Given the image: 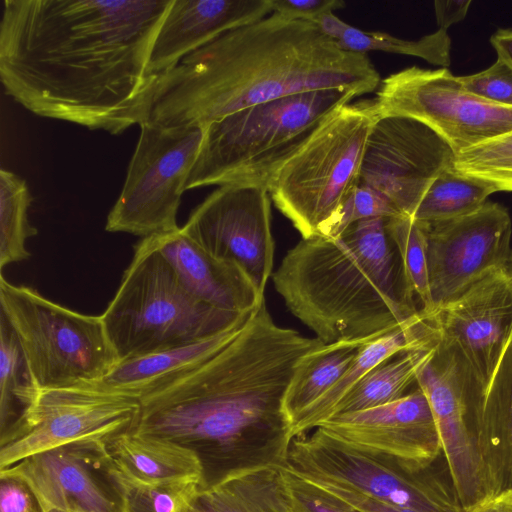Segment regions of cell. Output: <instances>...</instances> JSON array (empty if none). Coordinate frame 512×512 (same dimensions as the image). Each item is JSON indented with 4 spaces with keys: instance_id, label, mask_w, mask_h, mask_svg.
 Returning <instances> with one entry per match:
<instances>
[{
    "instance_id": "15",
    "label": "cell",
    "mask_w": 512,
    "mask_h": 512,
    "mask_svg": "<svg viewBox=\"0 0 512 512\" xmlns=\"http://www.w3.org/2000/svg\"><path fill=\"white\" fill-rule=\"evenodd\" d=\"M181 229L210 255L236 264L264 296L274 258L266 188L219 186L191 212Z\"/></svg>"
},
{
    "instance_id": "31",
    "label": "cell",
    "mask_w": 512,
    "mask_h": 512,
    "mask_svg": "<svg viewBox=\"0 0 512 512\" xmlns=\"http://www.w3.org/2000/svg\"><path fill=\"white\" fill-rule=\"evenodd\" d=\"M32 197L24 179L13 172L0 170V268L27 260L28 238L37 235V229L28 221Z\"/></svg>"
},
{
    "instance_id": "4",
    "label": "cell",
    "mask_w": 512,
    "mask_h": 512,
    "mask_svg": "<svg viewBox=\"0 0 512 512\" xmlns=\"http://www.w3.org/2000/svg\"><path fill=\"white\" fill-rule=\"evenodd\" d=\"M388 218H369L337 238H302L273 283L288 309L324 344L368 343L420 314Z\"/></svg>"
},
{
    "instance_id": "44",
    "label": "cell",
    "mask_w": 512,
    "mask_h": 512,
    "mask_svg": "<svg viewBox=\"0 0 512 512\" xmlns=\"http://www.w3.org/2000/svg\"><path fill=\"white\" fill-rule=\"evenodd\" d=\"M490 43L497 53V59L512 69V29H497L491 35Z\"/></svg>"
},
{
    "instance_id": "18",
    "label": "cell",
    "mask_w": 512,
    "mask_h": 512,
    "mask_svg": "<svg viewBox=\"0 0 512 512\" xmlns=\"http://www.w3.org/2000/svg\"><path fill=\"white\" fill-rule=\"evenodd\" d=\"M424 317L443 341L459 348L487 389L512 337V282L506 270L486 275Z\"/></svg>"
},
{
    "instance_id": "9",
    "label": "cell",
    "mask_w": 512,
    "mask_h": 512,
    "mask_svg": "<svg viewBox=\"0 0 512 512\" xmlns=\"http://www.w3.org/2000/svg\"><path fill=\"white\" fill-rule=\"evenodd\" d=\"M286 466L312 482L344 487L424 512H463L447 461L408 463L346 445L316 428L292 440Z\"/></svg>"
},
{
    "instance_id": "29",
    "label": "cell",
    "mask_w": 512,
    "mask_h": 512,
    "mask_svg": "<svg viewBox=\"0 0 512 512\" xmlns=\"http://www.w3.org/2000/svg\"><path fill=\"white\" fill-rule=\"evenodd\" d=\"M39 387L19 341L0 314V424L1 437L17 429L39 401Z\"/></svg>"
},
{
    "instance_id": "42",
    "label": "cell",
    "mask_w": 512,
    "mask_h": 512,
    "mask_svg": "<svg viewBox=\"0 0 512 512\" xmlns=\"http://www.w3.org/2000/svg\"><path fill=\"white\" fill-rule=\"evenodd\" d=\"M470 0H437L434 11L438 27L448 30L453 24L462 21L471 5Z\"/></svg>"
},
{
    "instance_id": "37",
    "label": "cell",
    "mask_w": 512,
    "mask_h": 512,
    "mask_svg": "<svg viewBox=\"0 0 512 512\" xmlns=\"http://www.w3.org/2000/svg\"><path fill=\"white\" fill-rule=\"evenodd\" d=\"M291 512H359L349 503L291 471L281 468Z\"/></svg>"
},
{
    "instance_id": "46",
    "label": "cell",
    "mask_w": 512,
    "mask_h": 512,
    "mask_svg": "<svg viewBox=\"0 0 512 512\" xmlns=\"http://www.w3.org/2000/svg\"><path fill=\"white\" fill-rule=\"evenodd\" d=\"M506 273L508 274V276L512 282V251H511V255H510L507 267H506Z\"/></svg>"
},
{
    "instance_id": "17",
    "label": "cell",
    "mask_w": 512,
    "mask_h": 512,
    "mask_svg": "<svg viewBox=\"0 0 512 512\" xmlns=\"http://www.w3.org/2000/svg\"><path fill=\"white\" fill-rule=\"evenodd\" d=\"M107 441L70 444L0 469L24 483L42 512H124L110 475Z\"/></svg>"
},
{
    "instance_id": "23",
    "label": "cell",
    "mask_w": 512,
    "mask_h": 512,
    "mask_svg": "<svg viewBox=\"0 0 512 512\" xmlns=\"http://www.w3.org/2000/svg\"><path fill=\"white\" fill-rule=\"evenodd\" d=\"M114 466L145 483H197L203 488V467L197 454L176 442L128 431L106 443Z\"/></svg>"
},
{
    "instance_id": "40",
    "label": "cell",
    "mask_w": 512,
    "mask_h": 512,
    "mask_svg": "<svg viewBox=\"0 0 512 512\" xmlns=\"http://www.w3.org/2000/svg\"><path fill=\"white\" fill-rule=\"evenodd\" d=\"M0 480V512H42L24 483L8 477H0Z\"/></svg>"
},
{
    "instance_id": "43",
    "label": "cell",
    "mask_w": 512,
    "mask_h": 512,
    "mask_svg": "<svg viewBox=\"0 0 512 512\" xmlns=\"http://www.w3.org/2000/svg\"><path fill=\"white\" fill-rule=\"evenodd\" d=\"M463 512H512V488L503 490Z\"/></svg>"
},
{
    "instance_id": "34",
    "label": "cell",
    "mask_w": 512,
    "mask_h": 512,
    "mask_svg": "<svg viewBox=\"0 0 512 512\" xmlns=\"http://www.w3.org/2000/svg\"><path fill=\"white\" fill-rule=\"evenodd\" d=\"M451 169L498 191H512V132L466 149Z\"/></svg>"
},
{
    "instance_id": "5",
    "label": "cell",
    "mask_w": 512,
    "mask_h": 512,
    "mask_svg": "<svg viewBox=\"0 0 512 512\" xmlns=\"http://www.w3.org/2000/svg\"><path fill=\"white\" fill-rule=\"evenodd\" d=\"M357 96L349 89L313 90L241 109L208 124L185 191L212 185L268 190L281 165L332 113Z\"/></svg>"
},
{
    "instance_id": "16",
    "label": "cell",
    "mask_w": 512,
    "mask_h": 512,
    "mask_svg": "<svg viewBox=\"0 0 512 512\" xmlns=\"http://www.w3.org/2000/svg\"><path fill=\"white\" fill-rule=\"evenodd\" d=\"M425 226L432 311L486 275L506 270L512 222L502 205L486 202L471 214Z\"/></svg>"
},
{
    "instance_id": "27",
    "label": "cell",
    "mask_w": 512,
    "mask_h": 512,
    "mask_svg": "<svg viewBox=\"0 0 512 512\" xmlns=\"http://www.w3.org/2000/svg\"><path fill=\"white\" fill-rule=\"evenodd\" d=\"M434 337L433 329L425 345L395 354L369 371L336 405L331 417L378 407L403 397L406 390L416 383L418 371L429 356Z\"/></svg>"
},
{
    "instance_id": "3",
    "label": "cell",
    "mask_w": 512,
    "mask_h": 512,
    "mask_svg": "<svg viewBox=\"0 0 512 512\" xmlns=\"http://www.w3.org/2000/svg\"><path fill=\"white\" fill-rule=\"evenodd\" d=\"M366 54L343 50L312 22L272 12L185 56L157 79L147 121L165 127L208 125L289 95L379 87Z\"/></svg>"
},
{
    "instance_id": "20",
    "label": "cell",
    "mask_w": 512,
    "mask_h": 512,
    "mask_svg": "<svg viewBox=\"0 0 512 512\" xmlns=\"http://www.w3.org/2000/svg\"><path fill=\"white\" fill-rule=\"evenodd\" d=\"M270 13V0H172L154 38L148 71L159 77L223 33Z\"/></svg>"
},
{
    "instance_id": "39",
    "label": "cell",
    "mask_w": 512,
    "mask_h": 512,
    "mask_svg": "<svg viewBox=\"0 0 512 512\" xmlns=\"http://www.w3.org/2000/svg\"><path fill=\"white\" fill-rule=\"evenodd\" d=\"M272 12L288 20L314 22L320 16L341 9V0H270Z\"/></svg>"
},
{
    "instance_id": "45",
    "label": "cell",
    "mask_w": 512,
    "mask_h": 512,
    "mask_svg": "<svg viewBox=\"0 0 512 512\" xmlns=\"http://www.w3.org/2000/svg\"><path fill=\"white\" fill-rule=\"evenodd\" d=\"M187 512H212L210 508L205 505L202 500L199 498L195 501V503L188 509Z\"/></svg>"
},
{
    "instance_id": "2",
    "label": "cell",
    "mask_w": 512,
    "mask_h": 512,
    "mask_svg": "<svg viewBox=\"0 0 512 512\" xmlns=\"http://www.w3.org/2000/svg\"><path fill=\"white\" fill-rule=\"evenodd\" d=\"M322 345L278 326L264 299L212 358L142 396L128 432L193 450L202 491L241 473L283 467L293 440L285 393L298 361Z\"/></svg>"
},
{
    "instance_id": "36",
    "label": "cell",
    "mask_w": 512,
    "mask_h": 512,
    "mask_svg": "<svg viewBox=\"0 0 512 512\" xmlns=\"http://www.w3.org/2000/svg\"><path fill=\"white\" fill-rule=\"evenodd\" d=\"M402 216L393 204L378 192L357 185L343 204L335 220L321 235L337 238L352 224L369 218Z\"/></svg>"
},
{
    "instance_id": "26",
    "label": "cell",
    "mask_w": 512,
    "mask_h": 512,
    "mask_svg": "<svg viewBox=\"0 0 512 512\" xmlns=\"http://www.w3.org/2000/svg\"><path fill=\"white\" fill-rule=\"evenodd\" d=\"M364 344H324L298 361L284 397V411L290 428L302 413L338 382Z\"/></svg>"
},
{
    "instance_id": "8",
    "label": "cell",
    "mask_w": 512,
    "mask_h": 512,
    "mask_svg": "<svg viewBox=\"0 0 512 512\" xmlns=\"http://www.w3.org/2000/svg\"><path fill=\"white\" fill-rule=\"evenodd\" d=\"M0 276V314L42 390L94 387L119 363L100 315L73 311Z\"/></svg>"
},
{
    "instance_id": "10",
    "label": "cell",
    "mask_w": 512,
    "mask_h": 512,
    "mask_svg": "<svg viewBox=\"0 0 512 512\" xmlns=\"http://www.w3.org/2000/svg\"><path fill=\"white\" fill-rule=\"evenodd\" d=\"M416 383L427 397L443 455L463 511L467 510L491 497L483 447L487 389L459 348L436 332Z\"/></svg>"
},
{
    "instance_id": "19",
    "label": "cell",
    "mask_w": 512,
    "mask_h": 512,
    "mask_svg": "<svg viewBox=\"0 0 512 512\" xmlns=\"http://www.w3.org/2000/svg\"><path fill=\"white\" fill-rule=\"evenodd\" d=\"M317 428L358 450L412 464L429 465L443 455L432 410L419 387L393 402L333 416Z\"/></svg>"
},
{
    "instance_id": "13",
    "label": "cell",
    "mask_w": 512,
    "mask_h": 512,
    "mask_svg": "<svg viewBox=\"0 0 512 512\" xmlns=\"http://www.w3.org/2000/svg\"><path fill=\"white\" fill-rule=\"evenodd\" d=\"M139 410L138 398L95 387L42 390L26 420L1 437L0 469L58 447L108 441L129 431Z\"/></svg>"
},
{
    "instance_id": "24",
    "label": "cell",
    "mask_w": 512,
    "mask_h": 512,
    "mask_svg": "<svg viewBox=\"0 0 512 512\" xmlns=\"http://www.w3.org/2000/svg\"><path fill=\"white\" fill-rule=\"evenodd\" d=\"M433 329L424 315L364 344L338 382L291 425L292 438L307 434L328 420L336 405L373 368L403 351L425 345Z\"/></svg>"
},
{
    "instance_id": "22",
    "label": "cell",
    "mask_w": 512,
    "mask_h": 512,
    "mask_svg": "<svg viewBox=\"0 0 512 512\" xmlns=\"http://www.w3.org/2000/svg\"><path fill=\"white\" fill-rule=\"evenodd\" d=\"M247 321L201 341L120 361L94 387L140 399L204 364L229 344Z\"/></svg>"
},
{
    "instance_id": "38",
    "label": "cell",
    "mask_w": 512,
    "mask_h": 512,
    "mask_svg": "<svg viewBox=\"0 0 512 512\" xmlns=\"http://www.w3.org/2000/svg\"><path fill=\"white\" fill-rule=\"evenodd\" d=\"M460 80L475 95L502 106L512 107V69L503 61L497 59L487 69L460 76Z\"/></svg>"
},
{
    "instance_id": "25",
    "label": "cell",
    "mask_w": 512,
    "mask_h": 512,
    "mask_svg": "<svg viewBox=\"0 0 512 512\" xmlns=\"http://www.w3.org/2000/svg\"><path fill=\"white\" fill-rule=\"evenodd\" d=\"M483 447L492 497L512 488V337L487 388Z\"/></svg>"
},
{
    "instance_id": "6",
    "label": "cell",
    "mask_w": 512,
    "mask_h": 512,
    "mask_svg": "<svg viewBox=\"0 0 512 512\" xmlns=\"http://www.w3.org/2000/svg\"><path fill=\"white\" fill-rule=\"evenodd\" d=\"M254 312L224 311L194 297L147 237L134 246L115 296L100 316L120 362L207 339Z\"/></svg>"
},
{
    "instance_id": "14",
    "label": "cell",
    "mask_w": 512,
    "mask_h": 512,
    "mask_svg": "<svg viewBox=\"0 0 512 512\" xmlns=\"http://www.w3.org/2000/svg\"><path fill=\"white\" fill-rule=\"evenodd\" d=\"M454 159L449 145L425 124L379 115L367 139L358 185L383 195L402 216L413 217L432 182Z\"/></svg>"
},
{
    "instance_id": "35",
    "label": "cell",
    "mask_w": 512,
    "mask_h": 512,
    "mask_svg": "<svg viewBox=\"0 0 512 512\" xmlns=\"http://www.w3.org/2000/svg\"><path fill=\"white\" fill-rule=\"evenodd\" d=\"M313 23L347 52L367 55L369 51H382L402 55L405 39L384 32L363 31L342 21L333 12L320 16Z\"/></svg>"
},
{
    "instance_id": "28",
    "label": "cell",
    "mask_w": 512,
    "mask_h": 512,
    "mask_svg": "<svg viewBox=\"0 0 512 512\" xmlns=\"http://www.w3.org/2000/svg\"><path fill=\"white\" fill-rule=\"evenodd\" d=\"M282 467L257 469L201 491L212 512H291Z\"/></svg>"
},
{
    "instance_id": "41",
    "label": "cell",
    "mask_w": 512,
    "mask_h": 512,
    "mask_svg": "<svg viewBox=\"0 0 512 512\" xmlns=\"http://www.w3.org/2000/svg\"><path fill=\"white\" fill-rule=\"evenodd\" d=\"M312 483L320 486L321 488L325 489L326 491L330 492L336 497L349 503L359 512H424L420 510L384 503L371 497H368L366 495H363L361 493H358L356 491L340 487L337 485L323 482Z\"/></svg>"
},
{
    "instance_id": "30",
    "label": "cell",
    "mask_w": 512,
    "mask_h": 512,
    "mask_svg": "<svg viewBox=\"0 0 512 512\" xmlns=\"http://www.w3.org/2000/svg\"><path fill=\"white\" fill-rule=\"evenodd\" d=\"M494 192L490 185L449 168L432 182L412 218L427 226L459 218L479 210Z\"/></svg>"
},
{
    "instance_id": "7",
    "label": "cell",
    "mask_w": 512,
    "mask_h": 512,
    "mask_svg": "<svg viewBox=\"0 0 512 512\" xmlns=\"http://www.w3.org/2000/svg\"><path fill=\"white\" fill-rule=\"evenodd\" d=\"M378 117L374 99L338 108L272 176L270 198L302 238L321 236L358 185Z\"/></svg>"
},
{
    "instance_id": "32",
    "label": "cell",
    "mask_w": 512,
    "mask_h": 512,
    "mask_svg": "<svg viewBox=\"0 0 512 512\" xmlns=\"http://www.w3.org/2000/svg\"><path fill=\"white\" fill-rule=\"evenodd\" d=\"M109 470L124 512H187L202 491L197 483L138 481L120 472L112 461Z\"/></svg>"
},
{
    "instance_id": "33",
    "label": "cell",
    "mask_w": 512,
    "mask_h": 512,
    "mask_svg": "<svg viewBox=\"0 0 512 512\" xmlns=\"http://www.w3.org/2000/svg\"><path fill=\"white\" fill-rule=\"evenodd\" d=\"M386 229L397 248L406 280L420 312L424 315L431 313L426 226L412 217L399 216L388 218Z\"/></svg>"
},
{
    "instance_id": "21",
    "label": "cell",
    "mask_w": 512,
    "mask_h": 512,
    "mask_svg": "<svg viewBox=\"0 0 512 512\" xmlns=\"http://www.w3.org/2000/svg\"><path fill=\"white\" fill-rule=\"evenodd\" d=\"M150 237L184 288L202 302L224 311L251 313L264 300L236 264L210 255L181 228Z\"/></svg>"
},
{
    "instance_id": "1",
    "label": "cell",
    "mask_w": 512,
    "mask_h": 512,
    "mask_svg": "<svg viewBox=\"0 0 512 512\" xmlns=\"http://www.w3.org/2000/svg\"><path fill=\"white\" fill-rule=\"evenodd\" d=\"M172 0H5L0 78L32 113L118 135L149 118L151 47Z\"/></svg>"
},
{
    "instance_id": "11",
    "label": "cell",
    "mask_w": 512,
    "mask_h": 512,
    "mask_svg": "<svg viewBox=\"0 0 512 512\" xmlns=\"http://www.w3.org/2000/svg\"><path fill=\"white\" fill-rule=\"evenodd\" d=\"M139 126L126 179L107 216L105 230L147 238L180 228L177 213L181 196L207 125L165 127L145 121Z\"/></svg>"
},
{
    "instance_id": "12",
    "label": "cell",
    "mask_w": 512,
    "mask_h": 512,
    "mask_svg": "<svg viewBox=\"0 0 512 512\" xmlns=\"http://www.w3.org/2000/svg\"><path fill=\"white\" fill-rule=\"evenodd\" d=\"M379 115L415 119L460 152L512 132V107L468 91L447 68L409 67L385 78L374 98Z\"/></svg>"
}]
</instances>
